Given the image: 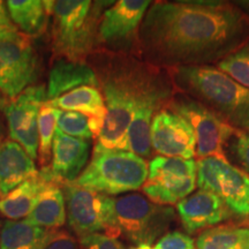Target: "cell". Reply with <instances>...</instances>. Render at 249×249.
I'll return each instance as SVG.
<instances>
[{
    "label": "cell",
    "mask_w": 249,
    "mask_h": 249,
    "mask_svg": "<svg viewBox=\"0 0 249 249\" xmlns=\"http://www.w3.org/2000/svg\"><path fill=\"white\" fill-rule=\"evenodd\" d=\"M139 33L140 58L172 70L213 66L249 37V13L232 2H151Z\"/></svg>",
    "instance_id": "obj_1"
},
{
    "label": "cell",
    "mask_w": 249,
    "mask_h": 249,
    "mask_svg": "<svg viewBox=\"0 0 249 249\" xmlns=\"http://www.w3.org/2000/svg\"><path fill=\"white\" fill-rule=\"evenodd\" d=\"M88 59L107 111L96 144L124 150L135 112L145 107L158 112L166 107L177 92L172 79L167 70L130 54L98 49Z\"/></svg>",
    "instance_id": "obj_2"
},
{
    "label": "cell",
    "mask_w": 249,
    "mask_h": 249,
    "mask_svg": "<svg viewBox=\"0 0 249 249\" xmlns=\"http://www.w3.org/2000/svg\"><path fill=\"white\" fill-rule=\"evenodd\" d=\"M167 71L176 91L202 103L238 132H248V88L214 66H187Z\"/></svg>",
    "instance_id": "obj_3"
},
{
    "label": "cell",
    "mask_w": 249,
    "mask_h": 249,
    "mask_svg": "<svg viewBox=\"0 0 249 249\" xmlns=\"http://www.w3.org/2000/svg\"><path fill=\"white\" fill-rule=\"evenodd\" d=\"M105 4L107 2L90 0L49 1L53 60L87 62L97 46L102 8Z\"/></svg>",
    "instance_id": "obj_4"
},
{
    "label": "cell",
    "mask_w": 249,
    "mask_h": 249,
    "mask_svg": "<svg viewBox=\"0 0 249 249\" xmlns=\"http://www.w3.org/2000/svg\"><path fill=\"white\" fill-rule=\"evenodd\" d=\"M148 172L147 161L140 156L95 144L91 160L75 182L102 194L118 195L143 187Z\"/></svg>",
    "instance_id": "obj_5"
},
{
    "label": "cell",
    "mask_w": 249,
    "mask_h": 249,
    "mask_svg": "<svg viewBox=\"0 0 249 249\" xmlns=\"http://www.w3.org/2000/svg\"><path fill=\"white\" fill-rule=\"evenodd\" d=\"M173 208L160 205L140 194L114 198V238L124 236L136 246H151L172 225Z\"/></svg>",
    "instance_id": "obj_6"
},
{
    "label": "cell",
    "mask_w": 249,
    "mask_h": 249,
    "mask_svg": "<svg viewBox=\"0 0 249 249\" xmlns=\"http://www.w3.org/2000/svg\"><path fill=\"white\" fill-rule=\"evenodd\" d=\"M165 108H169L191 124L196 139L197 160L214 157L227 160L225 148L238 130L232 128L202 103L185 93L177 91Z\"/></svg>",
    "instance_id": "obj_7"
},
{
    "label": "cell",
    "mask_w": 249,
    "mask_h": 249,
    "mask_svg": "<svg viewBox=\"0 0 249 249\" xmlns=\"http://www.w3.org/2000/svg\"><path fill=\"white\" fill-rule=\"evenodd\" d=\"M68 226L77 239L93 233L114 238V198L73 182H62Z\"/></svg>",
    "instance_id": "obj_8"
},
{
    "label": "cell",
    "mask_w": 249,
    "mask_h": 249,
    "mask_svg": "<svg viewBox=\"0 0 249 249\" xmlns=\"http://www.w3.org/2000/svg\"><path fill=\"white\" fill-rule=\"evenodd\" d=\"M147 0H120L103 12L97 45L114 53L140 55V27L150 7ZM141 59V58H140Z\"/></svg>",
    "instance_id": "obj_9"
},
{
    "label": "cell",
    "mask_w": 249,
    "mask_h": 249,
    "mask_svg": "<svg viewBox=\"0 0 249 249\" xmlns=\"http://www.w3.org/2000/svg\"><path fill=\"white\" fill-rule=\"evenodd\" d=\"M196 185L217 195L232 213L249 216V174L229 160L214 157L196 160Z\"/></svg>",
    "instance_id": "obj_10"
},
{
    "label": "cell",
    "mask_w": 249,
    "mask_h": 249,
    "mask_svg": "<svg viewBox=\"0 0 249 249\" xmlns=\"http://www.w3.org/2000/svg\"><path fill=\"white\" fill-rule=\"evenodd\" d=\"M196 186L195 160L157 156L149 163L142 189L154 203L172 205L193 194Z\"/></svg>",
    "instance_id": "obj_11"
},
{
    "label": "cell",
    "mask_w": 249,
    "mask_h": 249,
    "mask_svg": "<svg viewBox=\"0 0 249 249\" xmlns=\"http://www.w3.org/2000/svg\"><path fill=\"white\" fill-rule=\"evenodd\" d=\"M39 58L30 37L14 33L0 38V91L13 99L38 79Z\"/></svg>",
    "instance_id": "obj_12"
},
{
    "label": "cell",
    "mask_w": 249,
    "mask_h": 249,
    "mask_svg": "<svg viewBox=\"0 0 249 249\" xmlns=\"http://www.w3.org/2000/svg\"><path fill=\"white\" fill-rule=\"evenodd\" d=\"M48 101L45 85H34L13 99H0V110L8 124L9 138L33 160L38 157V113Z\"/></svg>",
    "instance_id": "obj_13"
},
{
    "label": "cell",
    "mask_w": 249,
    "mask_h": 249,
    "mask_svg": "<svg viewBox=\"0 0 249 249\" xmlns=\"http://www.w3.org/2000/svg\"><path fill=\"white\" fill-rule=\"evenodd\" d=\"M150 140L152 149L164 157L193 160L196 156L194 130L169 108H161L152 118Z\"/></svg>",
    "instance_id": "obj_14"
},
{
    "label": "cell",
    "mask_w": 249,
    "mask_h": 249,
    "mask_svg": "<svg viewBox=\"0 0 249 249\" xmlns=\"http://www.w3.org/2000/svg\"><path fill=\"white\" fill-rule=\"evenodd\" d=\"M177 211L183 229L188 233L211 229L232 216L231 210L213 193L200 191L193 193L177 204Z\"/></svg>",
    "instance_id": "obj_15"
},
{
    "label": "cell",
    "mask_w": 249,
    "mask_h": 249,
    "mask_svg": "<svg viewBox=\"0 0 249 249\" xmlns=\"http://www.w3.org/2000/svg\"><path fill=\"white\" fill-rule=\"evenodd\" d=\"M90 155L88 140L76 139L55 129L52 144L50 171L61 182H73L79 178Z\"/></svg>",
    "instance_id": "obj_16"
},
{
    "label": "cell",
    "mask_w": 249,
    "mask_h": 249,
    "mask_svg": "<svg viewBox=\"0 0 249 249\" xmlns=\"http://www.w3.org/2000/svg\"><path fill=\"white\" fill-rule=\"evenodd\" d=\"M38 171L27 151L11 139L0 145V197L27 180L36 178Z\"/></svg>",
    "instance_id": "obj_17"
},
{
    "label": "cell",
    "mask_w": 249,
    "mask_h": 249,
    "mask_svg": "<svg viewBox=\"0 0 249 249\" xmlns=\"http://www.w3.org/2000/svg\"><path fill=\"white\" fill-rule=\"evenodd\" d=\"M85 86L98 88L97 76L88 62L54 59L46 87L48 101Z\"/></svg>",
    "instance_id": "obj_18"
},
{
    "label": "cell",
    "mask_w": 249,
    "mask_h": 249,
    "mask_svg": "<svg viewBox=\"0 0 249 249\" xmlns=\"http://www.w3.org/2000/svg\"><path fill=\"white\" fill-rule=\"evenodd\" d=\"M66 219V203L62 182L52 176L39 193L29 216L24 220L34 226L57 230L64 226Z\"/></svg>",
    "instance_id": "obj_19"
},
{
    "label": "cell",
    "mask_w": 249,
    "mask_h": 249,
    "mask_svg": "<svg viewBox=\"0 0 249 249\" xmlns=\"http://www.w3.org/2000/svg\"><path fill=\"white\" fill-rule=\"evenodd\" d=\"M52 177L49 165L42 167L36 178L27 180L8 194L0 197V214L11 220L18 222L28 217L36 204L39 193Z\"/></svg>",
    "instance_id": "obj_20"
},
{
    "label": "cell",
    "mask_w": 249,
    "mask_h": 249,
    "mask_svg": "<svg viewBox=\"0 0 249 249\" xmlns=\"http://www.w3.org/2000/svg\"><path fill=\"white\" fill-rule=\"evenodd\" d=\"M9 18L15 27L28 37L42 35L50 17L49 1L39 0H9L6 2Z\"/></svg>",
    "instance_id": "obj_21"
},
{
    "label": "cell",
    "mask_w": 249,
    "mask_h": 249,
    "mask_svg": "<svg viewBox=\"0 0 249 249\" xmlns=\"http://www.w3.org/2000/svg\"><path fill=\"white\" fill-rule=\"evenodd\" d=\"M49 105L59 110L74 111L105 120L107 118V107L101 90L96 87L85 86L68 91L60 97L46 101Z\"/></svg>",
    "instance_id": "obj_22"
},
{
    "label": "cell",
    "mask_w": 249,
    "mask_h": 249,
    "mask_svg": "<svg viewBox=\"0 0 249 249\" xmlns=\"http://www.w3.org/2000/svg\"><path fill=\"white\" fill-rule=\"evenodd\" d=\"M51 230L34 226L26 220H7L0 230V249H43Z\"/></svg>",
    "instance_id": "obj_23"
},
{
    "label": "cell",
    "mask_w": 249,
    "mask_h": 249,
    "mask_svg": "<svg viewBox=\"0 0 249 249\" xmlns=\"http://www.w3.org/2000/svg\"><path fill=\"white\" fill-rule=\"evenodd\" d=\"M196 249H249V227L220 225L200 233Z\"/></svg>",
    "instance_id": "obj_24"
},
{
    "label": "cell",
    "mask_w": 249,
    "mask_h": 249,
    "mask_svg": "<svg viewBox=\"0 0 249 249\" xmlns=\"http://www.w3.org/2000/svg\"><path fill=\"white\" fill-rule=\"evenodd\" d=\"M157 111L152 108H140L135 112L126 136L124 150L140 156L143 160L150 158L152 145L150 140V126L152 118Z\"/></svg>",
    "instance_id": "obj_25"
},
{
    "label": "cell",
    "mask_w": 249,
    "mask_h": 249,
    "mask_svg": "<svg viewBox=\"0 0 249 249\" xmlns=\"http://www.w3.org/2000/svg\"><path fill=\"white\" fill-rule=\"evenodd\" d=\"M104 120L86 116L80 112L61 111L58 119V129L66 135L82 140H97Z\"/></svg>",
    "instance_id": "obj_26"
},
{
    "label": "cell",
    "mask_w": 249,
    "mask_h": 249,
    "mask_svg": "<svg viewBox=\"0 0 249 249\" xmlns=\"http://www.w3.org/2000/svg\"><path fill=\"white\" fill-rule=\"evenodd\" d=\"M61 110L44 103L38 113V160L42 167L48 166L52 155V144Z\"/></svg>",
    "instance_id": "obj_27"
},
{
    "label": "cell",
    "mask_w": 249,
    "mask_h": 249,
    "mask_svg": "<svg viewBox=\"0 0 249 249\" xmlns=\"http://www.w3.org/2000/svg\"><path fill=\"white\" fill-rule=\"evenodd\" d=\"M214 67L249 89V37Z\"/></svg>",
    "instance_id": "obj_28"
},
{
    "label": "cell",
    "mask_w": 249,
    "mask_h": 249,
    "mask_svg": "<svg viewBox=\"0 0 249 249\" xmlns=\"http://www.w3.org/2000/svg\"><path fill=\"white\" fill-rule=\"evenodd\" d=\"M77 240L80 249H124L118 239L104 233H93Z\"/></svg>",
    "instance_id": "obj_29"
},
{
    "label": "cell",
    "mask_w": 249,
    "mask_h": 249,
    "mask_svg": "<svg viewBox=\"0 0 249 249\" xmlns=\"http://www.w3.org/2000/svg\"><path fill=\"white\" fill-rule=\"evenodd\" d=\"M157 249H196L195 242L189 235L179 231L169 232L156 242Z\"/></svg>",
    "instance_id": "obj_30"
},
{
    "label": "cell",
    "mask_w": 249,
    "mask_h": 249,
    "mask_svg": "<svg viewBox=\"0 0 249 249\" xmlns=\"http://www.w3.org/2000/svg\"><path fill=\"white\" fill-rule=\"evenodd\" d=\"M43 249H80L79 240L70 231L62 229L51 230Z\"/></svg>",
    "instance_id": "obj_31"
},
{
    "label": "cell",
    "mask_w": 249,
    "mask_h": 249,
    "mask_svg": "<svg viewBox=\"0 0 249 249\" xmlns=\"http://www.w3.org/2000/svg\"><path fill=\"white\" fill-rule=\"evenodd\" d=\"M232 151L246 173L249 174V130L248 132H238L235 134Z\"/></svg>",
    "instance_id": "obj_32"
},
{
    "label": "cell",
    "mask_w": 249,
    "mask_h": 249,
    "mask_svg": "<svg viewBox=\"0 0 249 249\" xmlns=\"http://www.w3.org/2000/svg\"><path fill=\"white\" fill-rule=\"evenodd\" d=\"M18 33V28L12 22L4 1H0V38Z\"/></svg>",
    "instance_id": "obj_33"
},
{
    "label": "cell",
    "mask_w": 249,
    "mask_h": 249,
    "mask_svg": "<svg viewBox=\"0 0 249 249\" xmlns=\"http://www.w3.org/2000/svg\"><path fill=\"white\" fill-rule=\"evenodd\" d=\"M2 138H4V126H2V121L0 119V145L2 143Z\"/></svg>",
    "instance_id": "obj_34"
},
{
    "label": "cell",
    "mask_w": 249,
    "mask_h": 249,
    "mask_svg": "<svg viewBox=\"0 0 249 249\" xmlns=\"http://www.w3.org/2000/svg\"><path fill=\"white\" fill-rule=\"evenodd\" d=\"M130 249H157V248L151 247V246H148V245H141V246H136V247H133Z\"/></svg>",
    "instance_id": "obj_35"
},
{
    "label": "cell",
    "mask_w": 249,
    "mask_h": 249,
    "mask_svg": "<svg viewBox=\"0 0 249 249\" xmlns=\"http://www.w3.org/2000/svg\"><path fill=\"white\" fill-rule=\"evenodd\" d=\"M1 225H2V224H1V220H0V230H1Z\"/></svg>",
    "instance_id": "obj_36"
}]
</instances>
